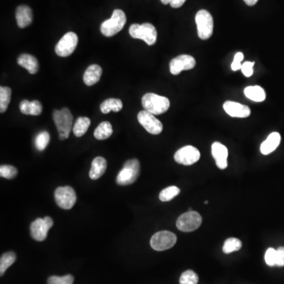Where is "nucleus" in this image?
<instances>
[{
	"label": "nucleus",
	"instance_id": "f257e3e1",
	"mask_svg": "<svg viewBox=\"0 0 284 284\" xmlns=\"http://www.w3.org/2000/svg\"><path fill=\"white\" fill-rule=\"evenodd\" d=\"M142 107L148 112L154 115L165 113L170 108L168 98L155 93H146L141 99Z\"/></svg>",
	"mask_w": 284,
	"mask_h": 284
},
{
	"label": "nucleus",
	"instance_id": "f03ea898",
	"mask_svg": "<svg viewBox=\"0 0 284 284\" xmlns=\"http://www.w3.org/2000/svg\"><path fill=\"white\" fill-rule=\"evenodd\" d=\"M53 119L57 128L60 140H65L69 137L72 130L73 115L70 110L63 108L62 110H55Z\"/></svg>",
	"mask_w": 284,
	"mask_h": 284
},
{
	"label": "nucleus",
	"instance_id": "7ed1b4c3",
	"mask_svg": "<svg viewBox=\"0 0 284 284\" xmlns=\"http://www.w3.org/2000/svg\"><path fill=\"white\" fill-rule=\"evenodd\" d=\"M126 22V16L122 10H115L112 18L103 22L101 26V33L107 37H112L123 29Z\"/></svg>",
	"mask_w": 284,
	"mask_h": 284
},
{
	"label": "nucleus",
	"instance_id": "20e7f679",
	"mask_svg": "<svg viewBox=\"0 0 284 284\" xmlns=\"http://www.w3.org/2000/svg\"><path fill=\"white\" fill-rule=\"evenodd\" d=\"M140 174V162L137 159L126 161L122 169L119 171L116 178V182L119 185H129L136 182Z\"/></svg>",
	"mask_w": 284,
	"mask_h": 284
},
{
	"label": "nucleus",
	"instance_id": "39448f33",
	"mask_svg": "<svg viewBox=\"0 0 284 284\" xmlns=\"http://www.w3.org/2000/svg\"><path fill=\"white\" fill-rule=\"evenodd\" d=\"M129 33L133 39L144 40L150 46L157 42V31L151 23L133 24L129 29Z\"/></svg>",
	"mask_w": 284,
	"mask_h": 284
},
{
	"label": "nucleus",
	"instance_id": "423d86ee",
	"mask_svg": "<svg viewBox=\"0 0 284 284\" xmlns=\"http://www.w3.org/2000/svg\"><path fill=\"white\" fill-rule=\"evenodd\" d=\"M198 34L200 39L208 40L213 33V18L212 15L206 10H201L197 13L195 17Z\"/></svg>",
	"mask_w": 284,
	"mask_h": 284
},
{
	"label": "nucleus",
	"instance_id": "0eeeda50",
	"mask_svg": "<svg viewBox=\"0 0 284 284\" xmlns=\"http://www.w3.org/2000/svg\"><path fill=\"white\" fill-rule=\"evenodd\" d=\"M202 217L195 211H189L181 215L177 219L176 226L182 232H192L202 225Z\"/></svg>",
	"mask_w": 284,
	"mask_h": 284
},
{
	"label": "nucleus",
	"instance_id": "6e6552de",
	"mask_svg": "<svg viewBox=\"0 0 284 284\" xmlns=\"http://www.w3.org/2000/svg\"><path fill=\"white\" fill-rule=\"evenodd\" d=\"M176 242L177 237L174 233L167 230H163L153 234L150 240V245L153 250L157 251H164L172 248Z\"/></svg>",
	"mask_w": 284,
	"mask_h": 284
},
{
	"label": "nucleus",
	"instance_id": "1a4fd4ad",
	"mask_svg": "<svg viewBox=\"0 0 284 284\" xmlns=\"http://www.w3.org/2000/svg\"><path fill=\"white\" fill-rule=\"evenodd\" d=\"M55 199L59 207L69 210L75 205L77 195L72 187H58L55 191Z\"/></svg>",
	"mask_w": 284,
	"mask_h": 284
},
{
	"label": "nucleus",
	"instance_id": "9d476101",
	"mask_svg": "<svg viewBox=\"0 0 284 284\" xmlns=\"http://www.w3.org/2000/svg\"><path fill=\"white\" fill-rule=\"evenodd\" d=\"M53 223L54 222H53V219L49 216H46L43 219L38 218L31 223V236L36 241H44L47 238L49 230L53 227Z\"/></svg>",
	"mask_w": 284,
	"mask_h": 284
},
{
	"label": "nucleus",
	"instance_id": "9b49d317",
	"mask_svg": "<svg viewBox=\"0 0 284 284\" xmlns=\"http://www.w3.org/2000/svg\"><path fill=\"white\" fill-rule=\"evenodd\" d=\"M78 43V37L76 33L69 32L66 33L56 46V53L60 57H68L74 53Z\"/></svg>",
	"mask_w": 284,
	"mask_h": 284
},
{
	"label": "nucleus",
	"instance_id": "f8f14e48",
	"mask_svg": "<svg viewBox=\"0 0 284 284\" xmlns=\"http://www.w3.org/2000/svg\"><path fill=\"white\" fill-rule=\"evenodd\" d=\"M139 123L146 129V131L153 135L160 134L163 131L162 122L155 117L153 114L147 111H140L137 115Z\"/></svg>",
	"mask_w": 284,
	"mask_h": 284
},
{
	"label": "nucleus",
	"instance_id": "ddd939ff",
	"mask_svg": "<svg viewBox=\"0 0 284 284\" xmlns=\"http://www.w3.org/2000/svg\"><path fill=\"white\" fill-rule=\"evenodd\" d=\"M174 158L178 164L190 166L198 162L201 158V153L197 148L186 146L178 150L175 153Z\"/></svg>",
	"mask_w": 284,
	"mask_h": 284
},
{
	"label": "nucleus",
	"instance_id": "4468645a",
	"mask_svg": "<svg viewBox=\"0 0 284 284\" xmlns=\"http://www.w3.org/2000/svg\"><path fill=\"white\" fill-rule=\"evenodd\" d=\"M196 66V60L189 55H181L173 59L170 63V72L178 75L183 70H190Z\"/></svg>",
	"mask_w": 284,
	"mask_h": 284
},
{
	"label": "nucleus",
	"instance_id": "2eb2a0df",
	"mask_svg": "<svg viewBox=\"0 0 284 284\" xmlns=\"http://www.w3.org/2000/svg\"><path fill=\"white\" fill-rule=\"evenodd\" d=\"M223 109L227 115L234 118H247L251 114L248 106L233 101H226L223 104Z\"/></svg>",
	"mask_w": 284,
	"mask_h": 284
},
{
	"label": "nucleus",
	"instance_id": "dca6fc26",
	"mask_svg": "<svg viewBox=\"0 0 284 284\" xmlns=\"http://www.w3.org/2000/svg\"><path fill=\"white\" fill-rule=\"evenodd\" d=\"M212 154L216 160V166L219 169L224 170L227 167L228 150L226 146L219 142H214L212 145Z\"/></svg>",
	"mask_w": 284,
	"mask_h": 284
},
{
	"label": "nucleus",
	"instance_id": "f3484780",
	"mask_svg": "<svg viewBox=\"0 0 284 284\" xmlns=\"http://www.w3.org/2000/svg\"><path fill=\"white\" fill-rule=\"evenodd\" d=\"M17 24L21 29L26 28L33 22V11L26 5L19 6L16 10Z\"/></svg>",
	"mask_w": 284,
	"mask_h": 284
},
{
	"label": "nucleus",
	"instance_id": "a211bd4d",
	"mask_svg": "<svg viewBox=\"0 0 284 284\" xmlns=\"http://www.w3.org/2000/svg\"><path fill=\"white\" fill-rule=\"evenodd\" d=\"M101 75H102V68L98 64H92L85 70L83 81L85 85L92 86L100 81Z\"/></svg>",
	"mask_w": 284,
	"mask_h": 284
},
{
	"label": "nucleus",
	"instance_id": "6ab92c4d",
	"mask_svg": "<svg viewBox=\"0 0 284 284\" xmlns=\"http://www.w3.org/2000/svg\"><path fill=\"white\" fill-rule=\"evenodd\" d=\"M281 136L279 133L273 132L267 137L261 146V153L263 155H268L276 150L280 143Z\"/></svg>",
	"mask_w": 284,
	"mask_h": 284
},
{
	"label": "nucleus",
	"instance_id": "aec40b11",
	"mask_svg": "<svg viewBox=\"0 0 284 284\" xmlns=\"http://www.w3.org/2000/svg\"><path fill=\"white\" fill-rule=\"evenodd\" d=\"M18 64L26 69L31 74H35L39 70V63L33 56L29 54H22L18 58Z\"/></svg>",
	"mask_w": 284,
	"mask_h": 284
},
{
	"label": "nucleus",
	"instance_id": "412c9836",
	"mask_svg": "<svg viewBox=\"0 0 284 284\" xmlns=\"http://www.w3.org/2000/svg\"><path fill=\"white\" fill-rule=\"evenodd\" d=\"M107 169V160L104 157H96L92 160L91 169L89 171V177L91 179L97 180L101 178Z\"/></svg>",
	"mask_w": 284,
	"mask_h": 284
},
{
	"label": "nucleus",
	"instance_id": "4be33fe9",
	"mask_svg": "<svg viewBox=\"0 0 284 284\" xmlns=\"http://www.w3.org/2000/svg\"><path fill=\"white\" fill-rule=\"evenodd\" d=\"M20 111L24 115L37 116L42 113L43 107L38 101H29L24 100L20 104Z\"/></svg>",
	"mask_w": 284,
	"mask_h": 284
},
{
	"label": "nucleus",
	"instance_id": "5701e85b",
	"mask_svg": "<svg viewBox=\"0 0 284 284\" xmlns=\"http://www.w3.org/2000/svg\"><path fill=\"white\" fill-rule=\"evenodd\" d=\"M244 93L248 99L255 102H262L266 98V93L264 88L258 85L247 87L245 88Z\"/></svg>",
	"mask_w": 284,
	"mask_h": 284
},
{
	"label": "nucleus",
	"instance_id": "b1692460",
	"mask_svg": "<svg viewBox=\"0 0 284 284\" xmlns=\"http://www.w3.org/2000/svg\"><path fill=\"white\" fill-rule=\"evenodd\" d=\"M122 107L123 105L121 100L110 98L101 104V111L104 114H108L111 112H119L122 109Z\"/></svg>",
	"mask_w": 284,
	"mask_h": 284
},
{
	"label": "nucleus",
	"instance_id": "393cba45",
	"mask_svg": "<svg viewBox=\"0 0 284 284\" xmlns=\"http://www.w3.org/2000/svg\"><path fill=\"white\" fill-rule=\"evenodd\" d=\"M113 133L112 126L109 122H101L94 131V137L98 140H106L111 137Z\"/></svg>",
	"mask_w": 284,
	"mask_h": 284
},
{
	"label": "nucleus",
	"instance_id": "a878e982",
	"mask_svg": "<svg viewBox=\"0 0 284 284\" xmlns=\"http://www.w3.org/2000/svg\"><path fill=\"white\" fill-rule=\"evenodd\" d=\"M91 124V121L87 117H79L74 123L73 132L76 137H82L85 134Z\"/></svg>",
	"mask_w": 284,
	"mask_h": 284
},
{
	"label": "nucleus",
	"instance_id": "bb28decb",
	"mask_svg": "<svg viewBox=\"0 0 284 284\" xmlns=\"http://www.w3.org/2000/svg\"><path fill=\"white\" fill-rule=\"evenodd\" d=\"M16 261V254L14 252H8L3 254L0 258V275H4L6 271Z\"/></svg>",
	"mask_w": 284,
	"mask_h": 284
},
{
	"label": "nucleus",
	"instance_id": "cd10ccee",
	"mask_svg": "<svg viewBox=\"0 0 284 284\" xmlns=\"http://www.w3.org/2000/svg\"><path fill=\"white\" fill-rule=\"evenodd\" d=\"M11 89L9 87H0V112L4 113L11 102Z\"/></svg>",
	"mask_w": 284,
	"mask_h": 284
},
{
	"label": "nucleus",
	"instance_id": "c85d7f7f",
	"mask_svg": "<svg viewBox=\"0 0 284 284\" xmlns=\"http://www.w3.org/2000/svg\"><path fill=\"white\" fill-rule=\"evenodd\" d=\"M243 247V243L239 239L230 238L225 241L223 247V251L224 254H230L233 252L239 251Z\"/></svg>",
	"mask_w": 284,
	"mask_h": 284
},
{
	"label": "nucleus",
	"instance_id": "c756f323",
	"mask_svg": "<svg viewBox=\"0 0 284 284\" xmlns=\"http://www.w3.org/2000/svg\"><path fill=\"white\" fill-rule=\"evenodd\" d=\"M180 194V189L178 187L175 186V185H171V186L167 187L165 189L163 190L160 193V201L163 202H169L171 201L173 198L178 196Z\"/></svg>",
	"mask_w": 284,
	"mask_h": 284
},
{
	"label": "nucleus",
	"instance_id": "7c9ffc66",
	"mask_svg": "<svg viewBox=\"0 0 284 284\" xmlns=\"http://www.w3.org/2000/svg\"><path fill=\"white\" fill-rule=\"evenodd\" d=\"M49 141H50V135L49 132H40L36 135L35 138V147L38 151H43L49 146Z\"/></svg>",
	"mask_w": 284,
	"mask_h": 284
},
{
	"label": "nucleus",
	"instance_id": "2f4dec72",
	"mask_svg": "<svg viewBox=\"0 0 284 284\" xmlns=\"http://www.w3.org/2000/svg\"><path fill=\"white\" fill-rule=\"evenodd\" d=\"M199 281L198 275L194 271L187 270L180 276V284H198Z\"/></svg>",
	"mask_w": 284,
	"mask_h": 284
},
{
	"label": "nucleus",
	"instance_id": "473e14b6",
	"mask_svg": "<svg viewBox=\"0 0 284 284\" xmlns=\"http://www.w3.org/2000/svg\"><path fill=\"white\" fill-rule=\"evenodd\" d=\"M18 175L16 167L11 165H1L0 167V175L7 179H13Z\"/></svg>",
	"mask_w": 284,
	"mask_h": 284
},
{
	"label": "nucleus",
	"instance_id": "72a5a7b5",
	"mask_svg": "<svg viewBox=\"0 0 284 284\" xmlns=\"http://www.w3.org/2000/svg\"><path fill=\"white\" fill-rule=\"evenodd\" d=\"M74 276L71 275H64V276H50L48 279V284H73L74 283Z\"/></svg>",
	"mask_w": 284,
	"mask_h": 284
},
{
	"label": "nucleus",
	"instance_id": "f704fd0d",
	"mask_svg": "<svg viewBox=\"0 0 284 284\" xmlns=\"http://www.w3.org/2000/svg\"><path fill=\"white\" fill-rule=\"evenodd\" d=\"M264 260L268 266H275L276 265V250L274 248H268L264 255Z\"/></svg>",
	"mask_w": 284,
	"mask_h": 284
},
{
	"label": "nucleus",
	"instance_id": "c9c22d12",
	"mask_svg": "<svg viewBox=\"0 0 284 284\" xmlns=\"http://www.w3.org/2000/svg\"><path fill=\"white\" fill-rule=\"evenodd\" d=\"M244 59V55L242 53H236L234 56V60L233 63H231V70L233 71H237V70H241L242 68V61Z\"/></svg>",
	"mask_w": 284,
	"mask_h": 284
},
{
	"label": "nucleus",
	"instance_id": "e433bc0d",
	"mask_svg": "<svg viewBox=\"0 0 284 284\" xmlns=\"http://www.w3.org/2000/svg\"><path fill=\"white\" fill-rule=\"evenodd\" d=\"M254 62H245L242 65V72L246 77H251L254 74Z\"/></svg>",
	"mask_w": 284,
	"mask_h": 284
},
{
	"label": "nucleus",
	"instance_id": "4c0bfd02",
	"mask_svg": "<svg viewBox=\"0 0 284 284\" xmlns=\"http://www.w3.org/2000/svg\"><path fill=\"white\" fill-rule=\"evenodd\" d=\"M276 266H284V247L276 250Z\"/></svg>",
	"mask_w": 284,
	"mask_h": 284
},
{
	"label": "nucleus",
	"instance_id": "58836bf2",
	"mask_svg": "<svg viewBox=\"0 0 284 284\" xmlns=\"http://www.w3.org/2000/svg\"><path fill=\"white\" fill-rule=\"evenodd\" d=\"M185 1L186 0H171L170 4L173 8H179L183 5Z\"/></svg>",
	"mask_w": 284,
	"mask_h": 284
},
{
	"label": "nucleus",
	"instance_id": "ea45409f",
	"mask_svg": "<svg viewBox=\"0 0 284 284\" xmlns=\"http://www.w3.org/2000/svg\"><path fill=\"white\" fill-rule=\"evenodd\" d=\"M246 4H247L248 6H254L257 2H258V0H243Z\"/></svg>",
	"mask_w": 284,
	"mask_h": 284
},
{
	"label": "nucleus",
	"instance_id": "a19ab883",
	"mask_svg": "<svg viewBox=\"0 0 284 284\" xmlns=\"http://www.w3.org/2000/svg\"><path fill=\"white\" fill-rule=\"evenodd\" d=\"M160 1H161V3L164 4V5H167V4H170L171 0H160Z\"/></svg>",
	"mask_w": 284,
	"mask_h": 284
},
{
	"label": "nucleus",
	"instance_id": "79ce46f5",
	"mask_svg": "<svg viewBox=\"0 0 284 284\" xmlns=\"http://www.w3.org/2000/svg\"><path fill=\"white\" fill-rule=\"evenodd\" d=\"M205 205H208V204H209V202H208V201H206V202H205Z\"/></svg>",
	"mask_w": 284,
	"mask_h": 284
}]
</instances>
